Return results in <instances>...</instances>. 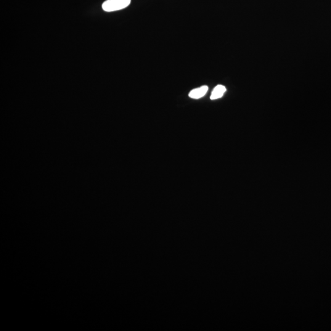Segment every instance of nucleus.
Wrapping results in <instances>:
<instances>
[{
	"mask_svg": "<svg viewBox=\"0 0 331 331\" xmlns=\"http://www.w3.org/2000/svg\"><path fill=\"white\" fill-rule=\"evenodd\" d=\"M226 91V87L222 86V85H218V86L216 87L215 89H214L213 93H212L211 99L212 100H215L221 99V98L223 96V95Z\"/></svg>",
	"mask_w": 331,
	"mask_h": 331,
	"instance_id": "7ed1b4c3",
	"label": "nucleus"
},
{
	"mask_svg": "<svg viewBox=\"0 0 331 331\" xmlns=\"http://www.w3.org/2000/svg\"><path fill=\"white\" fill-rule=\"evenodd\" d=\"M208 89V87L206 86L193 89L189 93V97L191 99L196 100L201 99V98L205 96L206 94H207Z\"/></svg>",
	"mask_w": 331,
	"mask_h": 331,
	"instance_id": "f03ea898",
	"label": "nucleus"
},
{
	"mask_svg": "<svg viewBox=\"0 0 331 331\" xmlns=\"http://www.w3.org/2000/svg\"><path fill=\"white\" fill-rule=\"evenodd\" d=\"M130 3L131 0H107L102 7L106 12H113L126 8Z\"/></svg>",
	"mask_w": 331,
	"mask_h": 331,
	"instance_id": "f257e3e1",
	"label": "nucleus"
}]
</instances>
